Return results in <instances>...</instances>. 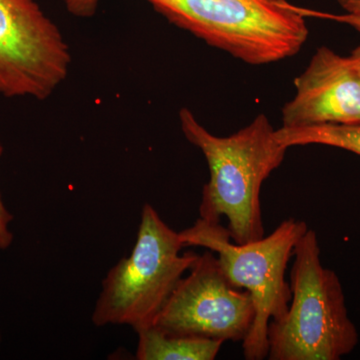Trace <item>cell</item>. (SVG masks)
Instances as JSON below:
<instances>
[{
	"instance_id": "obj_1",
	"label": "cell",
	"mask_w": 360,
	"mask_h": 360,
	"mask_svg": "<svg viewBox=\"0 0 360 360\" xmlns=\"http://www.w3.org/2000/svg\"><path fill=\"white\" fill-rule=\"evenodd\" d=\"M179 118L187 141L200 149L210 168L200 219L220 222L225 217L232 241L238 245L264 238L260 191L265 180L281 167L288 149L277 141L269 118L258 115L227 137L210 134L187 108L180 110Z\"/></svg>"
},
{
	"instance_id": "obj_15",
	"label": "cell",
	"mask_w": 360,
	"mask_h": 360,
	"mask_svg": "<svg viewBox=\"0 0 360 360\" xmlns=\"http://www.w3.org/2000/svg\"><path fill=\"white\" fill-rule=\"evenodd\" d=\"M350 60H352V65H354L355 70L360 75V45L359 47L352 51V56H349Z\"/></svg>"
},
{
	"instance_id": "obj_11",
	"label": "cell",
	"mask_w": 360,
	"mask_h": 360,
	"mask_svg": "<svg viewBox=\"0 0 360 360\" xmlns=\"http://www.w3.org/2000/svg\"><path fill=\"white\" fill-rule=\"evenodd\" d=\"M4 153V146L0 139V158ZM13 220V215L8 212V210L4 205L2 201L1 194H0V250H7L13 241V233L9 229V225Z\"/></svg>"
},
{
	"instance_id": "obj_7",
	"label": "cell",
	"mask_w": 360,
	"mask_h": 360,
	"mask_svg": "<svg viewBox=\"0 0 360 360\" xmlns=\"http://www.w3.org/2000/svg\"><path fill=\"white\" fill-rule=\"evenodd\" d=\"M255 314L250 293L231 285L214 253L207 250L182 277L155 326L179 335L243 343Z\"/></svg>"
},
{
	"instance_id": "obj_16",
	"label": "cell",
	"mask_w": 360,
	"mask_h": 360,
	"mask_svg": "<svg viewBox=\"0 0 360 360\" xmlns=\"http://www.w3.org/2000/svg\"><path fill=\"white\" fill-rule=\"evenodd\" d=\"M0 341H1V338H0Z\"/></svg>"
},
{
	"instance_id": "obj_9",
	"label": "cell",
	"mask_w": 360,
	"mask_h": 360,
	"mask_svg": "<svg viewBox=\"0 0 360 360\" xmlns=\"http://www.w3.org/2000/svg\"><path fill=\"white\" fill-rule=\"evenodd\" d=\"M136 333L139 360H213L224 343L201 336L169 333L155 324Z\"/></svg>"
},
{
	"instance_id": "obj_3",
	"label": "cell",
	"mask_w": 360,
	"mask_h": 360,
	"mask_svg": "<svg viewBox=\"0 0 360 360\" xmlns=\"http://www.w3.org/2000/svg\"><path fill=\"white\" fill-rule=\"evenodd\" d=\"M307 229L303 220L288 219L269 236L238 245L232 241L227 227L200 217L179 232L184 246H200L217 255L231 285L248 290L252 296L257 314L250 333L243 341L246 360L267 359L269 322L283 319L290 307L292 295L285 279L286 269L296 243Z\"/></svg>"
},
{
	"instance_id": "obj_13",
	"label": "cell",
	"mask_w": 360,
	"mask_h": 360,
	"mask_svg": "<svg viewBox=\"0 0 360 360\" xmlns=\"http://www.w3.org/2000/svg\"><path fill=\"white\" fill-rule=\"evenodd\" d=\"M321 18H330L340 22L347 23L352 25L355 30H359L360 32V15H355V14H345V15H331V14H319Z\"/></svg>"
},
{
	"instance_id": "obj_10",
	"label": "cell",
	"mask_w": 360,
	"mask_h": 360,
	"mask_svg": "<svg viewBox=\"0 0 360 360\" xmlns=\"http://www.w3.org/2000/svg\"><path fill=\"white\" fill-rule=\"evenodd\" d=\"M279 143L285 148L322 144L354 153L360 156V122L347 124H319L281 127L276 130Z\"/></svg>"
},
{
	"instance_id": "obj_6",
	"label": "cell",
	"mask_w": 360,
	"mask_h": 360,
	"mask_svg": "<svg viewBox=\"0 0 360 360\" xmlns=\"http://www.w3.org/2000/svg\"><path fill=\"white\" fill-rule=\"evenodd\" d=\"M70 63L63 33L35 0H0V96L46 99Z\"/></svg>"
},
{
	"instance_id": "obj_4",
	"label": "cell",
	"mask_w": 360,
	"mask_h": 360,
	"mask_svg": "<svg viewBox=\"0 0 360 360\" xmlns=\"http://www.w3.org/2000/svg\"><path fill=\"white\" fill-rule=\"evenodd\" d=\"M175 25L253 65L295 56L309 37L286 0H146Z\"/></svg>"
},
{
	"instance_id": "obj_12",
	"label": "cell",
	"mask_w": 360,
	"mask_h": 360,
	"mask_svg": "<svg viewBox=\"0 0 360 360\" xmlns=\"http://www.w3.org/2000/svg\"><path fill=\"white\" fill-rule=\"evenodd\" d=\"M101 0H65L66 8L77 18H91L96 14Z\"/></svg>"
},
{
	"instance_id": "obj_2",
	"label": "cell",
	"mask_w": 360,
	"mask_h": 360,
	"mask_svg": "<svg viewBox=\"0 0 360 360\" xmlns=\"http://www.w3.org/2000/svg\"><path fill=\"white\" fill-rule=\"evenodd\" d=\"M288 312L269 322L270 360H340L359 336L338 274L322 265L316 232L307 229L293 250Z\"/></svg>"
},
{
	"instance_id": "obj_14",
	"label": "cell",
	"mask_w": 360,
	"mask_h": 360,
	"mask_svg": "<svg viewBox=\"0 0 360 360\" xmlns=\"http://www.w3.org/2000/svg\"><path fill=\"white\" fill-rule=\"evenodd\" d=\"M338 2L348 14L360 15V0H338Z\"/></svg>"
},
{
	"instance_id": "obj_8",
	"label": "cell",
	"mask_w": 360,
	"mask_h": 360,
	"mask_svg": "<svg viewBox=\"0 0 360 360\" xmlns=\"http://www.w3.org/2000/svg\"><path fill=\"white\" fill-rule=\"evenodd\" d=\"M295 85L283 110L284 127L360 122V75L349 56L321 47Z\"/></svg>"
},
{
	"instance_id": "obj_5",
	"label": "cell",
	"mask_w": 360,
	"mask_h": 360,
	"mask_svg": "<svg viewBox=\"0 0 360 360\" xmlns=\"http://www.w3.org/2000/svg\"><path fill=\"white\" fill-rule=\"evenodd\" d=\"M184 241L153 205L142 207L136 243L111 267L92 312L96 326H129L135 333L153 326L198 253L181 255Z\"/></svg>"
}]
</instances>
